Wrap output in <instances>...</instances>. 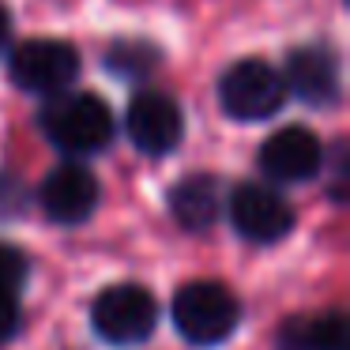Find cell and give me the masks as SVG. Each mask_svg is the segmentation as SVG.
<instances>
[{"mask_svg": "<svg viewBox=\"0 0 350 350\" xmlns=\"http://www.w3.org/2000/svg\"><path fill=\"white\" fill-rule=\"evenodd\" d=\"M159 61H162L159 49L147 46V42H117V46L106 53V64L124 79L129 76H151Z\"/></svg>", "mask_w": 350, "mask_h": 350, "instance_id": "cell-13", "label": "cell"}, {"mask_svg": "<svg viewBox=\"0 0 350 350\" xmlns=\"http://www.w3.org/2000/svg\"><path fill=\"white\" fill-rule=\"evenodd\" d=\"M8 38H12V16H8V8L0 4V49L8 46Z\"/></svg>", "mask_w": 350, "mask_h": 350, "instance_id": "cell-16", "label": "cell"}, {"mask_svg": "<svg viewBox=\"0 0 350 350\" xmlns=\"http://www.w3.org/2000/svg\"><path fill=\"white\" fill-rule=\"evenodd\" d=\"M8 76L27 94H61L79 76V53L68 42L31 38L12 53Z\"/></svg>", "mask_w": 350, "mask_h": 350, "instance_id": "cell-5", "label": "cell"}, {"mask_svg": "<svg viewBox=\"0 0 350 350\" xmlns=\"http://www.w3.org/2000/svg\"><path fill=\"white\" fill-rule=\"evenodd\" d=\"M19 332V301L12 290H0V347Z\"/></svg>", "mask_w": 350, "mask_h": 350, "instance_id": "cell-15", "label": "cell"}, {"mask_svg": "<svg viewBox=\"0 0 350 350\" xmlns=\"http://www.w3.org/2000/svg\"><path fill=\"white\" fill-rule=\"evenodd\" d=\"M230 222L241 237L256 245H275L294 230V207L275 189L260 181H245L230 196Z\"/></svg>", "mask_w": 350, "mask_h": 350, "instance_id": "cell-6", "label": "cell"}, {"mask_svg": "<svg viewBox=\"0 0 350 350\" xmlns=\"http://www.w3.org/2000/svg\"><path fill=\"white\" fill-rule=\"evenodd\" d=\"M219 102L222 113L234 121H264L275 117L286 102V87L282 76L260 57H245V61L230 64L219 79Z\"/></svg>", "mask_w": 350, "mask_h": 350, "instance_id": "cell-3", "label": "cell"}, {"mask_svg": "<svg viewBox=\"0 0 350 350\" xmlns=\"http://www.w3.org/2000/svg\"><path fill=\"white\" fill-rule=\"evenodd\" d=\"M260 170L271 181L282 185H301L324 170V147L305 124H286L271 132L260 147Z\"/></svg>", "mask_w": 350, "mask_h": 350, "instance_id": "cell-8", "label": "cell"}, {"mask_svg": "<svg viewBox=\"0 0 350 350\" xmlns=\"http://www.w3.org/2000/svg\"><path fill=\"white\" fill-rule=\"evenodd\" d=\"M159 320V305H154L151 290L139 282H117L106 286L91 305V324L113 347H136L154 332Z\"/></svg>", "mask_w": 350, "mask_h": 350, "instance_id": "cell-4", "label": "cell"}, {"mask_svg": "<svg viewBox=\"0 0 350 350\" xmlns=\"http://www.w3.org/2000/svg\"><path fill=\"white\" fill-rule=\"evenodd\" d=\"M38 124H42L49 144L57 151H64L68 159L98 154L113 139V113L91 91L53 94V102H46V109L38 113Z\"/></svg>", "mask_w": 350, "mask_h": 350, "instance_id": "cell-1", "label": "cell"}, {"mask_svg": "<svg viewBox=\"0 0 350 350\" xmlns=\"http://www.w3.org/2000/svg\"><path fill=\"white\" fill-rule=\"evenodd\" d=\"M286 94H294L305 106H332L342 91L339 79V57L335 49H327L324 42L312 46H297L286 53V68L279 72Z\"/></svg>", "mask_w": 350, "mask_h": 350, "instance_id": "cell-7", "label": "cell"}, {"mask_svg": "<svg viewBox=\"0 0 350 350\" xmlns=\"http://www.w3.org/2000/svg\"><path fill=\"white\" fill-rule=\"evenodd\" d=\"M174 324L192 347H219L241 324V305L234 290L215 279L185 282L174 294Z\"/></svg>", "mask_w": 350, "mask_h": 350, "instance_id": "cell-2", "label": "cell"}, {"mask_svg": "<svg viewBox=\"0 0 350 350\" xmlns=\"http://www.w3.org/2000/svg\"><path fill=\"white\" fill-rule=\"evenodd\" d=\"M27 271H31V267H27V252L0 241V290H12V294H16L27 282Z\"/></svg>", "mask_w": 350, "mask_h": 350, "instance_id": "cell-14", "label": "cell"}, {"mask_svg": "<svg viewBox=\"0 0 350 350\" xmlns=\"http://www.w3.org/2000/svg\"><path fill=\"white\" fill-rule=\"evenodd\" d=\"M124 124H129L132 144L144 154H154V159L174 151V147L181 144V132H185L181 106L162 91H139L136 98L129 102Z\"/></svg>", "mask_w": 350, "mask_h": 350, "instance_id": "cell-9", "label": "cell"}, {"mask_svg": "<svg viewBox=\"0 0 350 350\" xmlns=\"http://www.w3.org/2000/svg\"><path fill=\"white\" fill-rule=\"evenodd\" d=\"M282 350H347V320L342 312L294 320L282 332Z\"/></svg>", "mask_w": 350, "mask_h": 350, "instance_id": "cell-12", "label": "cell"}, {"mask_svg": "<svg viewBox=\"0 0 350 350\" xmlns=\"http://www.w3.org/2000/svg\"><path fill=\"white\" fill-rule=\"evenodd\" d=\"M170 211L185 230H207L222 215V185L207 174H192L170 192Z\"/></svg>", "mask_w": 350, "mask_h": 350, "instance_id": "cell-11", "label": "cell"}, {"mask_svg": "<svg viewBox=\"0 0 350 350\" xmlns=\"http://www.w3.org/2000/svg\"><path fill=\"white\" fill-rule=\"evenodd\" d=\"M42 211L49 215L61 226H76L87 222L98 207V177L83 166V162H64V166L49 170L46 181H42Z\"/></svg>", "mask_w": 350, "mask_h": 350, "instance_id": "cell-10", "label": "cell"}]
</instances>
